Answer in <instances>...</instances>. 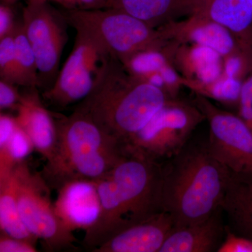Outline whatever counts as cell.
<instances>
[{
	"mask_svg": "<svg viewBox=\"0 0 252 252\" xmlns=\"http://www.w3.org/2000/svg\"><path fill=\"white\" fill-rule=\"evenodd\" d=\"M162 165L127 154L96 181L100 214L85 230L82 245L94 251L117 233L162 212Z\"/></svg>",
	"mask_w": 252,
	"mask_h": 252,
	"instance_id": "6da1fadb",
	"label": "cell"
},
{
	"mask_svg": "<svg viewBox=\"0 0 252 252\" xmlns=\"http://www.w3.org/2000/svg\"><path fill=\"white\" fill-rule=\"evenodd\" d=\"M230 174L207 142L187 144L170 158L162 166L161 207L174 228L203 221L221 209Z\"/></svg>",
	"mask_w": 252,
	"mask_h": 252,
	"instance_id": "7a4b0ae2",
	"label": "cell"
},
{
	"mask_svg": "<svg viewBox=\"0 0 252 252\" xmlns=\"http://www.w3.org/2000/svg\"><path fill=\"white\" fill-rule=\"evenodd\" d=\"M57 141L41 174L51 189L73 180H100L127 155L124 145L104 132L86 113L54 112Z\"/></svg>",
	"mask_w": 252,
	"mask_h": 252,
	"instance_id": "3957f363",
	"label": "cell"
},
{
	"mask_svg": "<svg viewBox=\"0 0 252 252\" xmlns=\"http://www.w3.org/2000/svg\"><path fill=\"white\" fill-rule=\"evenodd\" d=\"M172 98L166 91L132 76L114 58L94 91L75 108L124 147Z\"/></svg>",
	"mask_w": 252,
	"mask_h": 252,
	"instance_id": "277c9868",
	"label": "cell"
},
{
	"mask_svg": "<svg viewBox=\"0 0 252 252\" xmlns=\"http://www.w3.org/2000/svg\"><path fill=\"white\" fill-rule=\"evenodd\" d=\"M61 11L69 26L85 32L121 62L136 53L162 48L170 42L160 28L152 27L121 10Z\"/></svg>",
	"mask_w": 252,
	"mask_h": 252,
	"instance_id": "5b68a950",
	"label": "cell"
},
{
	"mask_svg": "<svg viewBox=\"0 0 252 252\" xmlns=\"http://www.w3.org/2000/svg\"><path fill=\"white\" fill-rule=\"evenodd\" d=\"M72 51L54 84L41 93L46 107L63 110L80 103L103 77L114 56L89 34L76 31Z\"/></svg>",
	"mask_w": 252,
	"mask_h": 252,
	"instance_id": "8992f818",
	"label": "cell"
},
{
	"mask_svg": "<svg viewBox=\"0 0 252 252\" xmlns=\"http://www.w3.org/2000/svg\"><path fill=\"white\" fill-rule=\"evenodd\" d=\"M195 105L169 99L142 130L124 145L126 153L157 162L172 158L185 147L192 132L205 120Z\"/></svg>",
	"mask_w": 252,
	"mask_h": 252,
	"instance_id": "52a82bcc",
	"label": "cell"
},
{
	"mask_svg": "<svg viewBox=\"0 0 252 252\" xmlns=\"http://www.w3.org/2000/svg\"><path fill=\"white\" fill-rule=\"evenodd\" d=\"M15 169L18 207L28 229L41 240L47 252L75 251L77 239L58 217L51 200V187L41 172H32L26 161L18 164Z\"/></svg>",
	"mask_w": 252,
	"mask_h": 252,
	"instance_id": "ba28073f",
	"label": "cell"
},
{
	"mask_svg": "<svg viewBox=\"0 0 252 252\" xmlns=\"http://www.w3.org/2000/svg\"><path fill=\"white\" fill-rule=\"evenodd\" d=\"M26 1L22 11L23 28L35 55L39 90L42 93L52 86L61 69L69 25L62 11L48 0Z\"/></svg>",
	"mask_w": 252,
	"mask_h": 252,
	"instance_id": "9c48e42d",
	"label": "cell"
},
{
	"mask_svg": "<svg viewBox=\"0 0 252 252\" xmlns=\"http://www.w3.org/2000/svg\"><path fill=\"white\" fill-rule=\"evenodd\" d=\"M195 104L208 122L207 143L212 155L230 171L252 175V131L248 124L200 94H196Z\"/></svg>",
	"mask_w": 252,
	"mask_h": 252,
	"instance_id": "30bf717a",
	"label": "cell"
},
{
	"mask_svg": "<svg viewBox=\"0 0 252 252\" xmlns=\"http://www.w3.org/2000/svg\"><path fill=\"white\" fill-rule=\"evenodd\" d=\"M158 28L167 41L205 46L216 51L223 59L244 46L227 28L198 15L190 14Z\"/></svg>",
	"mask_w": 252,
	"mask_h": 252,
	"instance_id": "8fae6325",
	"label": "cell"
},
{
	"mask_svg": "<svg viewBox=\"0 0 252 252\" xmlns=\"http://www.w3.org/2000/svg\"><path fill=\"white\" fill-rule=\"evenodd\" d=\"M56 190L55 210L66 228L86 230L97 221L101 205L95 182L70 181Z\"/></svg>",
	"mask_w": 252,
	"mask_h": 252,
	"instance_id": "7c38bea8",
	"label": "cell"
},
{
	"mask_svg": "<svg viewBox=\"0 0 252 252\" xmlns=\"http://www.w3.org/2000/svg\"><path fill=\"white\" fill-rule=\"evenodd\" d=\"M39 89H26L15 116L18 126L31 139L34 149L46 159L51 158L57 141L54 112L43 102Z\"/></svg>",
	"mask_w": 252,
	"mask_h": 252,
	"instance_id": "4fadbf2b",
	"label": "cell"
},
{
	"mask_svg": "<svg viewBox=\"0 0 252 252\" xmlns=\"http://www.w3.org/2000/svg\"><path fill=\"white\" fill-rule=\"evenodd\" d=\"M170 61L184 78V86L191 90L207 85L223 75V59L210 48L170 41Z\"/></svg>",
	"mask_w": 252,
	"mask_h": 252,
	"instance_id": "5bb4252c",
	"label": "cell"
},
{
	"mask_svg": "<svg viewBox=\"0 0 252 252\" xmlns=\"http://www.w3.org/2000/svg\"><path fill=\"white\" fill-rule=\"evenodd\" d=\"M174 228L170 215L162 211L128 227L94 252H159Z\"/></svg>",
	"mask_w": 252,
	"mask_h": 252,
	"instance_id": "9a60e30c",
	"label": "cell"
},
{
	"mask_svg": "<svg viewBox=\"0 0 252 252\" xmlns=\"http://www.w3.org/2000/svg\"><path fill=\"white\" fill-rule=\"evenodd\" d=\"M188 5L189 15L215 21L231 32L240 44L252 46V0H188Z\"/></svg>",
	"mask_w": 252,
	"mask_h": 252,
	"instance_id": "2e32d148",
	"label": "cell"
},
{
	"mask_svg": "<svg viewBox=\"0 0 252 252\" xmlns=\"http://www.w3.org/2000/svg\"><path fill=\"white\" fill-rule=\"evenodd\" d=\"M221 212L195 224L173 228L159 252H217L225 236Z\"/></svg>",
	"mask_w": 252,
	"mask_h": 252,
	"instance_id": "e0dca14e",
	"label": "cell"
},
{
	"mask_svg": "<svg viewBox=\"0 0 252 252\" xmlns=\"http://www.w3.org/2000/svg\"><path fill=\"white\" fill-rule=\"evenodd\" d=\"M220 208L228 217L230 230L252 240V175L230 171Z\"/></svg>",
	"mask_w": 252,
	"mask_h": 252,
	"instance_id": "ac0fdd59",
	"label": "cell"
},
{
	"mask_svg": "<svg viewBox=\"0 0 252 252\" xmlns=\"http://www.w3.org/2000/svg\"><path fill=\"white\" fill-rule=\"evenodd\" d=\"M158 28L189 14L188 0H113L111 7Z\"/></svg>",
	"mask_w": 252,
	"mask_h": 252,
	"instance_id": "d6986e66",
	"label": "cell"
},
{
	"mask_svg": "<svg viewBox=\"0 0 252 252\" xmlns=\"http://www.w3.org/2000/svg\"><path fill=\"white\" fill-rule=\"evenodd\" d=\"M15 167L9 175L0 179V229L1 233L36 245L38 239L28 229L20 214Z\"/></svg>",
	"mask_w": 252,
	"mask_h": 252,
	"instance_id": "ffe728a7",
	"label": "cell"
},
{
	"mask_svg": "<svg viewBox=\"0 0 252 252\" xmlns=\"http://www.w3.org/2000/svg\"><path fill=\"white\" fill-rule=\"evenodd\" d=\"M16 56H15V85L25 89H39L37 63L25 33L23 21H18L14 31Z\"/></svg>",
	"mask_w": 252,
	"mask_h": 252,
	"instance_id": "44dd1931",
	"label": "cell"
},
{
	"mask_svg": "<svg viewBox=\"0 0 252 252\" xmlns=\"http://www.w3.org/2000/svg\"><path fill=\"white\" fill-rule=\"evenodd\" d=\"M169 44V43H168ZM144 50L122 61L126 70L134 77L147 81L171 63L167 45Z\"/></svg>",
	"mask_w": 252,
	"mask_h": 252,
	"instance_id": "7402d4cb",
	"label": "cell"
},
{
	"mask_svg": "<svg viewBox=\"0 0 252 252\" xmlns=\"http://www.w3.org/2000/svg\"><path fill=\"white\" fill-rule=\"evenodd\" d=\"M33 149L31 139L18 125L7 143L0 147V179L9 175L18 164L26 161Z\"/></svg>",
	"mask_w": 252,
	"mask_h": 252,
	"instance_id": "603a6c76",
	"label": "cell"
},
{
	"mask_svg": "<svg viewBox=\"0 0 252 252\" xmlns=\"http://www.w3.org/2000/svg\"><path fill=\"white\" fill-rule=\"evenodd\" d=\"M243 81L223 75L210 84L196 86L191 91L195 94L222 103L238 105Z\"/></svg>",
	"mask_w": 252,
	"mask_h": 252,
	"instance_id": "cb8c5ba5",
	"label": "cell"
},
{
	"mask_svg": "<svg viewBox=\"0 0 252 252\" xmlns=\"http://www.w3.org/2000/svg\"><path fill=\"white\" fill-rule=\"evenodd\" d=\"M252 71V46H242L223 58V75L244 81Z\"/></svg>",
	"mask_w": 252,
	"mask_h": 252,
	"instance_id": "d4e9b609",
	"label": "cell"
},
{
	"mask_svg": "<svg viewBox=\"0 0 252 252\" xmlns=\"http://www.w3.org/2000/svg\"><path fill=\"white\" fill-rule=\"evenodd\" d=\"M15 56L14 31L0 39V79L14 84Z\"/></svg>",
	"mask_w": 252,
	"mask_h": 252,
	"instance_id": "484cf974",
	"label": "cell"
},
{
	"mask_svg": "<svg viewBox=\"0 0 252 252\" xmlns=\"http://www.w3.org/2000/svg\"><path fill=\"white\" fill-rule=\"evenodd\" d=\"M217 252H252V240L225 227V236Z\"/></svg>",
	"mask_w": 252,
	"mask_h": 252,
	"instance_id": "4316f807",
	"label": "cell"
},
{
	"mask_svg": "<svg viewBox=\"0 0 252 252\" xmlns=\"http://www.w3.org/2000/svg\"><path fill=\"white\" fill-rule=\"evenodd\" d=\"M19 86L0 79V109L16 111L21 103L22 94L18 91Z\"/></svg>",
	"mask_w": 252,
	"mask_h": 252,
	"instance_id": "83f0119b",
	"label": "cell"
},
{
	"mask_svg": "<svg viewBox=\"0 0 252 252\" xmlns=\"http://www.w3.org/2000/svg\"><path fill=\"white\" fill-rule=\"evenodd\" d=\"M238 107L239 116L250 127L252 123V71L243 81Z\"/></svg>",
	"mask_w": 252,
	"mask_h": 252,
	"instance_id": "f1b7e54d",
	"label": "cell"
},
{
	"mask_svg": "<svg viewBox=\"0 0 252 252\" xmlns=\"http://www.w3.org/2000/svg\"><path fill=\"white\" fill-rule=\"evenodd\" d=\"M52 4L61 6L62 9L94 10L109 9L112 4V0H48Z\"/></svg>",
	"mask_w": 252,
	"mask_h": 252,
	"instance_id": "f546056e",
	"label": "cell"
},
{
	"mask_svg": "<svg viewBox=\"0 0 252 252\" xmlns=\"http://www.w3.org/2000/svg\"><path fill=\"white\" fill-rule=\"evenodd\" d=\"M15 4L3 2L0 4V39L14 32L18 21L16 20Z\"/></svg>",
	"mask_w": 252,
	"mask_h": 252,
	"instance_id": "4dcf8cb0",
	"label": "cell"
},
{
	"mask_svg": "<svg viewBox=\"0 0 252 252\" xmlns=\"http://www.w3.org/2000/svg\"><path fill=\"white\" fill-rule=\"evenodd\" d=\"M35 245L13 238L9 235L1 233L0 234V252H36Z\"/></svg>",
	"mask_w": 252,
	"mask_h": 252,
	"instance_id": "1f68e13d",
	"label": "cell"
},
{
	"mask_svg": "<svg viewBox=\"0 0 252 252\" xmlns=\"http://www.w3.org/2000/svg\"><path fill=\"white\" fill-rule=\"evenodd\" d=\"M18 127L15 117L1 112L0 115V147L7 143Z\"/></svg>",
	"mask_w": 252,
	"mask_h": 252,
	"instance_id": "d6a6232c",
	"label": "cell"
},
{
	"mask_svg": "<svg viewBox=\"0 0 252 252\" xmlns=\"http://www.w3.org/2000/svg\"><path fill=\"white\" fill-rule=\"evenodd\" d=\"M19 1L21 0H1V1H3V2L9 3V4H16Z\"/></svg>",
	"mask_w": 252,
	"mask_h": 252,
	"instance_id": "836d02e7",
	"label": "cell"
},
{
	"mask_svg": "<svg viewBox=\"0 0 252 252\" xmlns=\"http://www.w3.org/2000/svg\"><path fill=\"white\" fill-rule=\"evenodd\" d=\"M250 129H251V130L252 131V123L251 125H250Z\"/></svg>",
	"mask_w": 252,
	"mask_h": 252,
	"instance_id": "e575fe53",
	"label": "cell"
},
{
	"mask_svg": "<svg viewBox=\"0 0 252 252\" xmlns=\"http://www.w3.org/2000/svg\"><path fill=\"white\" fill-rule=\"evenodd\" d=\"M112 1H113V0H112Z\"/></svg>",
	"mask_w": 252,
	"mask_h": 252,
	"instance_id": "d590c367",
	"label": "cell"
}]
</instances>
